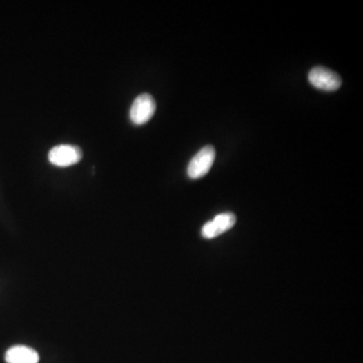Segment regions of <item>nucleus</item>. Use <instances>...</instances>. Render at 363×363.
Wrapping results in <instances>:
<instances>
[{"instance_id":"obj_6","label":"nucleus","mask_w":363,"mask_h":363,"mask_svg":"<svg viewBox=\"0 0 363 363\" xmlns=\"http://www.w3.org/2000/svg\"><path fill=\"white\" fill-rule=\"evenodd\" d=\"M38 352L25 345H17L8 349L6 354L8 363H39Z\"/></svg>"},{"instance_id":"obj_5","label":"nucleus","mask_w":363,"mask_h":363,"mask_svg":"<svg viewBox=\"0 0 363 363\" xmlns=\"http://www.w3.org/2000/svg\"><path fill=\"white\" fill-rule=\"evenodd\" d=\"M235 222V215L230 212L218 214L213 220L205 223L204 226L202 227V230H201V234L206 239H213V238L218 237L221 234L233 228Z\"/></svg>"},{"instance_id":"obj_1","label":"nucleus","mask_w":363,"mask_h":363,"mask_svg":"<svg viewBox=\"0 0 363 363\" xmlns=\"http://www.w3.org/2000/svg\"><path fill=\"white\" fill-rule=\"evenodd\" d=\"M216 152L214 146H206L201 148L188 166V176L191 179H200L206 176L215 161Z\"/></svg>"},{"instance_id":"obj_3","label":"nucleus","mask_w":363,"mask_h":363,"mask_svg":"<svg viewBox=\"0 0 363 363\" xmlns=\"http://www.w3.org/2000/svg\"><path fill=\"white\" fill-rule=\"evenodd\" d=\"M83 153L77 146L60 144L55 146L49 153V161L57 167H70L82 159Z\"/></svg>"},{"instance_id":"obj_4","label":"nucleus","mask_w":363,"mask_h":363,"mask_svg":"<svg viewBox=\"0 0 363 363\" xmlns=\"http://www.w3.org/2000/svg\"><path fill=\"white\" fill-rule=\"evenodd\" d=\"M309 82L313 86L321 90L332 92L338 90L340 88V76L335 72L331 71L328 68L314 67L309 73Z\"/></svg>"},{"instance_id":"obj_2","label":"nucleus","mask_w":363,"mask_h":363,"mask_svg":"<svg viewBox=\"0 0 363 363\" xmlns=\"http://www.w3.org/2000/svg\"><path fill=\"white\" fill-rule=\"evenodd\" d=\"M157 104L152 95L148 93L141 94L135 98L131 105L130 117L135 126H143L150 121L156 112Z\"/></svg>"}]
</instances>
